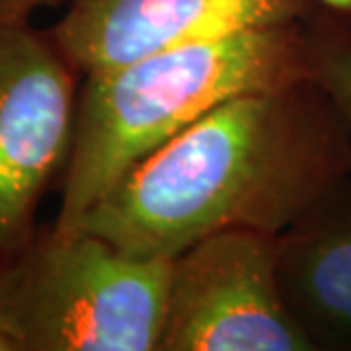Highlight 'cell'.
Returning a JSON list of instances; mask_svg holds the SVG:
<instances>
[{
  "label": "cell",
  "instance_id": "30bf717a",
  "mask_svg": "<svg viewBox=\"0 0 351 351\" xmlns=\"http://www.w3.org/2000/svg\"><path fill=\"white\" fill-rule=\"evenodd\" d=\"M308 3L326 14H333V16H338V19L351 21V0H308Z\"/></svg>",
  "mask_w": 351,
  "mask_h": 351
},
{
  "label": "cell",
  "instance_id": "277c9868",
  "mask_svg": "<svg viewBox=\"0 0 351 351\" xmlns=\"http://www.w3.org/2000/svg\"><path fill=\"white\" fill-rule=\"evenodd\" d=\"M80 78L51 30L0 19V265L32 240L41 201L64 180Z\"/></svg>",
  "mask_w": 351,
  "mask_h": 351
},
{
  "label": "cell",
  "instance_id": "7a4b0ae2",
  "mask_svg": "<svg viewBox=\"0 0 351 351\" xmlns=\"http://www.w3.org/2000/svg\"><path fill=\"white\" fill-rule=\"evenodd\" d=\"M308 75L304 21L185 44L85 75L53 223L73 228L132 165L219 103Z\"/></svg>",
  "mask_w": 351,
  "mask_h": 351
},
{
  "label": "cell",
  "instance_id": "9c48e42d",
  "mask_svg": "<svg viewBox=\"0 0 351 351\" xmlns=\"http://www.w3.org/2000/svg\"><path fill=\"white\" fill-rule=\"evenodd\" d=\"M64 3L69 0H0V19L30 21L32 12L41 10V7H55Z\"/></svg>",
  "mask_w": 351,
  "mask_h": 351
},
{
  "label": "cell",
  "instance_id": "5b68a950",
  "mask_svg": "<svg viewBox=\"0 0 351 351\" xmlns=\"http://www.w3.org/2000/svg\"><path fill=\"white\" fill-rule=\"evenodd\" d=\"M278 237L223 230L176 256L160 351H317L287 304Z\"/></svg>",
  "mask_w": 351,
  "mask_h": 351
},
{
  "label": "cell",
  "instance_id": "8992f818",
  "mask_svg": "<svg viewBox=\"0 0 351 351\" xmlns=\"http://www.w3.org/2000/svg\"><path fill=\"white\" fill-rule=\"evenodd\" d=\"M308 0H69L51 27L85 78L196 41L304 21Z\"/></svg>",
  "mask_w": 351,
  "mask_h": 351
},
{
  "label": "cell",
  "instance_id": "3957f363",
  "mask_svg": "<svg viewBox=\"0 0 351 351\" xmlns=\"http://www.w3.org/2000/svg\"><path fill=\"white\" fill-rule=\"evenodd\" d=\"M171 261L39 226L0 265V351H160Z\"/></svg>",
  "mask_w": 351,
  "mask_h": 351
},
{
  "label": "cell",
  "instance_id": "52a82bcc",
  "mask_svg": "<svg viewBox=\"0 0 351 351\" xmlns=\"http://www.w3.org/2000/svg\"><path fill=\"white\" fill-rule=\"evenodd\" d=\"M278 244L287 304L317 351H351V178Z\"/></svg>",
  "mask_w": 351,
  "mask_h": 351
},
{
  "label": "cell",
  "instance_id": "ba28073f",
  "mask_svg": "<svg viewBox=\"0 0 351 351\" xmlns=\"http://www.w3.org/2000/svg\"><path fill=\"white\" fill-rule=\"evenodd\" d=\"M304 25L311 78L331 96L351 132V21L315 7Z\"/></svg>",
  "mask_w": 351,
  "mask_h": 351
},
{
  "label": "cell",
  "instance_id": "6da1fadb",
  "mask_svg": "<svg viewBox=\"0 0 351 351\" xmlns=\"http://www.w3.org/2000/svg\"><path fill=\"white\" fill-rule=\"evenodd\" d=\"M351 178V132L311 75L219 103L132 165L73 228L173 261L223 230L283 235Z\"/></svg>",
  "mask_w": 351,
  "mask_h": 351
}]
</instances>
